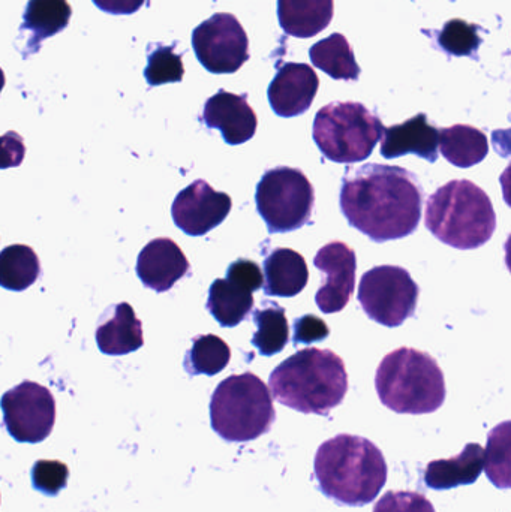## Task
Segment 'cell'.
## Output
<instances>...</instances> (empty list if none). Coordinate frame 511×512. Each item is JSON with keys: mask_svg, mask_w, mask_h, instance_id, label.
<instances>
[{"mask_svg": "<svg viewBox=\"0 0 511 512\" xmlns=\"http://www.w3.org/2000/svg\"><path fill=\"white\" fill-rule=\"evenodd\" d=\"M96 328V343L105 355H128L144 345L143 324L135 316L131 304L119 303L108 310Z\"/></svg>", "mask_w": 511, "mask_h": 512, "instance_id": "obj_18", "label": "cell"}, {"mask_svg": "<svg viewBox=\"0 0 511 512\" xmlns=\"http://www.w3.org/2000/svg\"><path fill=\"white\" fill-rule=\"evenodd\" d=\"M422 207L419 179L405 168L366 164L348 168L342 179V215L372 242H392L416 233Z\"/></svg>", "mask_w": 511, "mask_h": 512, "instance_id": "obj_1", "label": "cell"}, {"mask_svg": "<svg viewBox=\"0 0 511 512\" xmlns=\"http://www.w3.org/2000/svg\"><path fill=\"white\" fill-rule=\"evenodd\" d=\"M335 0H278L279 24L287 35L314 38L332 23Z\"/></svg>", "mask_w": 511, "mask_h": 512, "instance_id": "obj_22", "label": "cell"}, {"mask_svg": "<svg viewBox=\"0 0 511 512\" xmlns=\"http://www.w3.org/2000/svg\"><path fill=\"white\" fill-rule=\"evenodd\" d=\"M510 423L498 426L489 435V447L485 454H488V471L492 483L501 489L510 487Z\"/></svg>", "mask_w": 511, "mask_h": 512, "instance_id": "obj_31", "label": "cell"}, {"mask_svg": "<svg viewBox=\"0 0 511 512\" xmlns=\"http://www.w3.org/2000/svg\"><path fill=\"white\" fill-rule=\"evenodd\" d=\"M3 87H5V74H3L2 68H0V93H2Z\"/></svg>", "mask_w": 511, "mask_h": 512, "instance_id": "obj_38", "label": "cell"}, {"mask_svg": "<svg viewBox=\"0 0 511 512\" xmlns=\"http://www.w3.org/2000/svg\"><path fill=\"white\" fill-rule=\"evenodd\" d=\"M381 403L396 414H432L444 405L446 381L435 358L413 348L387 354L375 375Z\"/></svg>", "mask_w": 511, "mask_h": 512, "instance_id": "obj_5", "label": "cell"}, {"mask_svg": "<svg viewBox=\"0 0 511 512\" xmlns=\"http://www.w3.org/2000/svg\"><path fill=\"white\" fill-rule=\"evenodd\" d=\"M269 387L281 405L326 417L347 396V369L344 360L330 349H303L270 373Z\"/></svg>", "mask_w": 511, "mask_h": 512, "instance_id": "obj_3", "label": "cell"}, {"mask_svg": "<svg viewBox=\"0 0 511 512\" xmlns=\"http://www.w3.org/2000/svg\"><path fill=\"white\" fill-rule=\"evenodd\" d=\"M314 265L326 276L315 295L318 309L327 315L342 312L356 288V252L344 242L327 243L315 256Z\"/></svg>", "mask_w": 511, "mask_h": 512, "instance_id": "obj_13", "label": "cell"}, {"mask_svg": "<svg viewBox=\"0 0 511 512\" xmlns=\"http://www.w3.org/2000/svg\"><path fill=\"white\" fill-rule=\"evenodd\" d=\"M203 122L207 128L219 129L230 146L248 143L257 132L258 119L248 96L219 90L204 105Z\"/></svg>", "mask_w": 511, "mask_h": 512, "instance_id": "obj_15", "label": "cell"}, {"mask_svg": "<svg viewBox=\"0 0 511 512\" xmlns=\"http://www.w3.org/2000/svg\"><path fill=\"white\" fill-rule=\"evenodd\" d=\"M26 156L23 138L17 132L9 131L0 137V170L20 167Z\"/></svg>", "mask_w": 511, "mask_h": 512, "instance_id": "obj_36", "label": "cell"}, {"mask_svg": "<svg viewBox=\"0 0 511 512\" xmlns=\"http://www.w3.org/2000/svg\"><path fill=\"white\" fill-rule=\"evenodd\" d=\"M72 9L66 0H29L24 8L20 32L29 35L24 57L35 54L44 39L62 32L71 20Z\"/></svg>", "mask_w": 511, "mask_h": 512, "instance_id": "obj_21", "label": "cell"}, {"mask_svg": "<svg viewBox=\"0 0 511 512\" xmlns=\"http://www.w3.org/2000/svg\"><path fill=\"white\" fill-rule=\"evenodd\" d=\"M3 424L17 442L38 444L53 432L56 402L48 388L24 381L0 399Z\"/></svg>", "mask_w": 511, "mask_h": 512, "instance_id": "obj_10", "label": "cell"}, {"mask_svg": "<svg viewBox=\"0 0 511 512\" xmlns=\"http://www.w3.org/2000/svg\"><path fill=\"white\" fill-rule=\"evenodd\" d=\"M207 310L225 328L245 321L254 307V295L228 279H216L210 285Z\"/></svg>", "mask_w": 511, "mask_h": 512, "instance_id": "obj_24", "label": "cell"}, {"mask_svg": "<svg viewBox=\"0 0 511 512\" xmlns=\"http://www.w3.org/2000/svg\"><path fill=\"white\" fill-rule=\"evenodd\" d=\"M264 306L254 313L255 331L252 345L263 357H272L284 351L290 340V324L285 316L284 307L275 301H264Z\"/></svg>", "mask_w": 511, "mask_h": 512, "instance_id": "obj_26", "label": "cell"}, {"mask_svg": "<svg viewBox=\"0 0 511 512\" xmlns=\"http://www.w3.org/2000/svg\"><path fill=\"white\" fill-rule=\"evenodd\" d=\"M329 336V327L318 316H300L299 319L294 321V345H309V343L323 342Z\"/></svg>", "mask_w": 511, "mask_h": 512, "instance_id": "obj_35", "label": "cell"}, {"mask_svg": "<svg viewBox=\"0 0 511 512\" xmlns=\"http://www.w3.org/2000/svg\"><path fill=\"white\" fill-rule=\"evenodd\" d=\"M320 80L317 72L306 63H285L269 86V102L278 116H302L311 108L317 96Z\"/></svg>", "mask_w": 511, "mask_h": 512, "instance_id": "obj_14", "label": "cell"}, {"mask_svg": "<svg viewBox=\"0 0 511 512\" xmlns=\"http://www.w3.org/2000/svg\"><path fill=\"white\" fill-rule=\"evenodd\" d=\"M183 75H185V68H183L182 56L174 51V47L158 45L149 54V62L144 69V78L149 86L180 83Z\"/></svg>", "mask_w": 511, "mask_h": 512, "instance_id": "obj_30", "label": "cell"}, {"mask_svg": "<svg viewBox=\"0 0 511 512\" xmlns=\"http://www.w3.org/2000/svg\"><path fill=\"white\" fill-rule=\"evenodd\" d=\"M227 279L230 282L245 288L246 291L255 292L263 288L264 276L260 265L255 264L251 259H237L231 262L227 270Z\"/></svg>", "mask_w": 511, "mask_h": 512, "instance_id": "obj_34", "label": "cell"}, {"mask_svg": "<svg viewBox=\"0 0 511 512\" xmlns=\"http://www.w3.org/2000/svg\"><path fill=\"white\" fill-rule=\"evenodd\" d=\"M255 201L269 233H293L311 221L314 186L299 168H273L258 182Z\"/></svg>", "mask_w": 511, "mask_h": 512, "instance_id": "obj_8", "label": "cell"}, {"mask_svg": "<svg viewBox=\"0 0 511 512\" xmlns=\"http://www.w3.org/2000/svg\"><path fill=\"white\" fill-rule=\"evenodd\" d=\"M275 421L269 387L254 373L228 376L210 399V423L224 441H254L269 433Z\"/></svg>", "mask_w": 511, "mask_h": 512, "instance_id": "obj_6", "label": "cell"}, {"mask_svg": "<svg viewBox=\"0 0 511 512\" xmlns=\"http://www.w3.org/2000/svg\"><path fill=\"white\" fill-rule=\"evenodd\" d=\"M479 29L480 27L476 24L455 18L444 24L443 30L438 35V44L452 56L473 57L482 44Z\"/></svg>", "mask_w": 511, "mask_h": 512, "instance_id": "obj_29", "label": "cell"}, {"mask_svg": "<svg viewBox=\"0 0 511 512\" xmlns=\"http://www.w3.org/2000/svg\"><path fill=\"white\" fill-rule=\"evenodd\" d=\"M263 289L272 297H294L308 285L309 270L299 252L278 248L264 259Z\"/></svg>", "mask_w": 511, "mask_h": 512, "instance_id": "obj_20", "label": "cell"}, {"mask_svg": "<svg viewBox=\"0 0 511 512\" xmlns=\"http://www.w3.org/2000/svg\"><path fill=\"white\" fill-rule=\"evenodd\" d=\"M231 349L216 334L195 337L185 357V370L191 376H215L228 366Z\"/></svg>", "mask_w": 511, "mask_h": 512, "instance_id": "obj_28", "label": "cell"}, {"mask_svg": "<svg viewBox=\"0 0 511 512\" xmlns=\"http://www.w3.org/2000/svg\"><path fill=\"white\" fill-rule=\"evenodd\" d=\"M384 129L380 117L360 102H332L315 116L312 137L324 158L356 164L372 155Z\"/></svg>", "mask_w": 511, "mask_h": 512, "instance_id": "obj_7", "label": "cell"}, {"mask_svg": "<svg viewBox=\"0 0 511 512\" xmlns=\"http://www.w3.org/2000/svg\"><path fill=\"white\" fill-rule=\"evenodd\" d=\"M440 131L428 122V116L420 113L401 125L386 128L381 137V155L386 159L399 156H420L434 164L438 159Z\"/></svg>", "mask_w": 511, "mask_h": 512, "instance_id": "obj_17", "label": "cell"}, {"mask_svg": "<svg viewBox=\"0 0 511 512\" xmlns=\"http://www.w3.org/2000/svg\"><path fill=\"white\" fill-rule=\"evenodd\" d=\"M69 469L57 460H38L32 468V484L38 492L57 496L68 484Z\"/></svg>", "mask_w": 511, "mask_h": 512, "instance_id": "obj_32", "label": "cell"}, {"mask_svg": "<svg viewBox=\"0 0 511 512\" xmlns=\"http://www.w3.org/2000/svg\"><path fill=\"white\" fill-rule=\"evenodd\" d=\"M419 294L407 268L380 265L363 274L357 298L369 319L396 328L416 313Z\"/></svg>", "mask_w": 511, "mask_h": 512, "instance_id": "obj_9", "label": "cell"}, {"mask_svg": "<svg viewBox=\"0 0 511 512\" xmlns=\"http://www.w3.org/2000/svg\"><path fill=\"white\" fill-rule=\"evenodd\" d=\"M314 468L321 492L347 507L374 502L389 474L380 448L353 435H338L320 445Z\"/></svg>", "mask_w": 511, "mask_h": 512, "instance_id": "obj_2", "label": "cell"}, {"mask_svg": "<svg viewBox=\"0 0 511 512\" xmlns=\"http://www.w3.org/2000/svg\"><path fill=\"white\" fill-rule=\"evenodd\" d=\"M426 228L444 245L473 251L489 242L497 230L491 198L470 180H452L426 203Z\"/></svg>", "mask_w": 511, "mask_h": 512, "instance_id": "obj_4", "label": "cell"}, {"mask_svg": "<svg viewBox=\"0 0 511 512\" xmlns=\"http://www.w3.org/2000/svg\"><path fill=\"white\" fill-rule=\"evenodd\" d=\"M41 276V262L32 248L11 245L0 252V286L8 291L21 292Z\"/></svg>", "mask_w": 511, "mask_h": 512, "instance_id": "obj_27", "label": "cell"}, {"mask_svg": "<svg viewBox=\"0 0 511 512\" xmlns=\"http://www.w3.org/2000/svg\"><path fill=\"white\" fill-rule=\"evenodd\" d=\"M482 445L468 444L461 454L447 460H434L425 471V484L432 490H452L476 483L485 469Z\"/></svg>", "mask_w": 511, "mask_h": 512, "instance_id": "obj_19", "label": "cell"}, {"mask_svg": "<svg viewBox=\"0 0 511 512\" xmlns=\"http://www.w3.org/2000/svg\"><path fill=\"white\" fill-rule=\"evenodd\" d=\"M438 149L447 162L458 168H471L485 161L489 141L485 132L470 125H453L440 131Z\"/></svg>", "mask_w": 511, "mask_h": 512, "instance_id": "obj_23", "label": "cell"}, {"mask_svg": "<svg viewBox=\"0 0 511 512\" xmlns=\"http://www.w3.org/2000/svg\"><path fill=\"white\" fill-rule=\"evenodd\" d=\"M98 9L111 15H131L137 12L146 0H92Z\"/></svg>", "mask_w": 511, "mask_h": 512, "instance_id": "obj_37", "label": "cell"}, {"mask_svg": "<svg viewBox=\"0 0 511 512\" xmlns=\"http://www.w3.org/2000/svg\"><path fill=\"white\" fill-rule=\"evenodd\" d=\"M372 512H435V508L422 493L389 492L375 504Z\"/></svg>", "mask_w": 511, "mask_h": 512, "instance_id": "obj_33", "label": "cell"}, {"mask_svg": "<svg viewBox=\"0 0 511 512\" xmlns=\"http://www.w3.org/2000/svg\"><path fill=\"white\" fill-rule=\"evenodd\" d=\"M192 47L212 74H234L249 59V39L234 15L219 12L192 32Z\"/></svg>", "mask_w": 511, "mask_h": 512, "instance_id": "obj_11", "label": "cell"}, {"mask_svg": "<svg viewBox=\"0 0 511 512\" xmlns=\"http://www.w3.org/2000/svg\"><path fill=\"white\" fill-rule=\"evenodd\" d=\"M312 63L326 72L333 80H357L360 66L350 42L342 33H333L329 38L312 45L309 51Z\"/></svg>", "mask_w": 511, "mask_h": 512, "instance_id": "obj_25", "label": "cell"}, {"mask_svg": "<svg viewBox=\"0 0 511 512\" xmlns=\"http://www.w3.org/2000/svg\"><path fill=\"white\" fill-rule=\"evenodd\" d=\"M188 271V258L171 239L152 240L138 255V277L146 288L156 292L170 291Z\"/></svg>", "mask_w": 511, "mask_h": 512, "instance_id": "obj_16", "label": "cell"}, {"mask_svg": "<svg viewBox=\"0 0 511 512\" xmlns=\"http://www.w3.org/2000/svg\"><path fill=\"white\" fill-rule=\"evenodd\" d=\"M233 209V201L225 192H216L206 180L194 183L177 194L171 216L183 233L192 237L206 236L222 224Z\"/></svg>", "mask_w": 511, "mask_h": 512, "instance_id": "obj_12", "label": "cell"}]
</instances>
